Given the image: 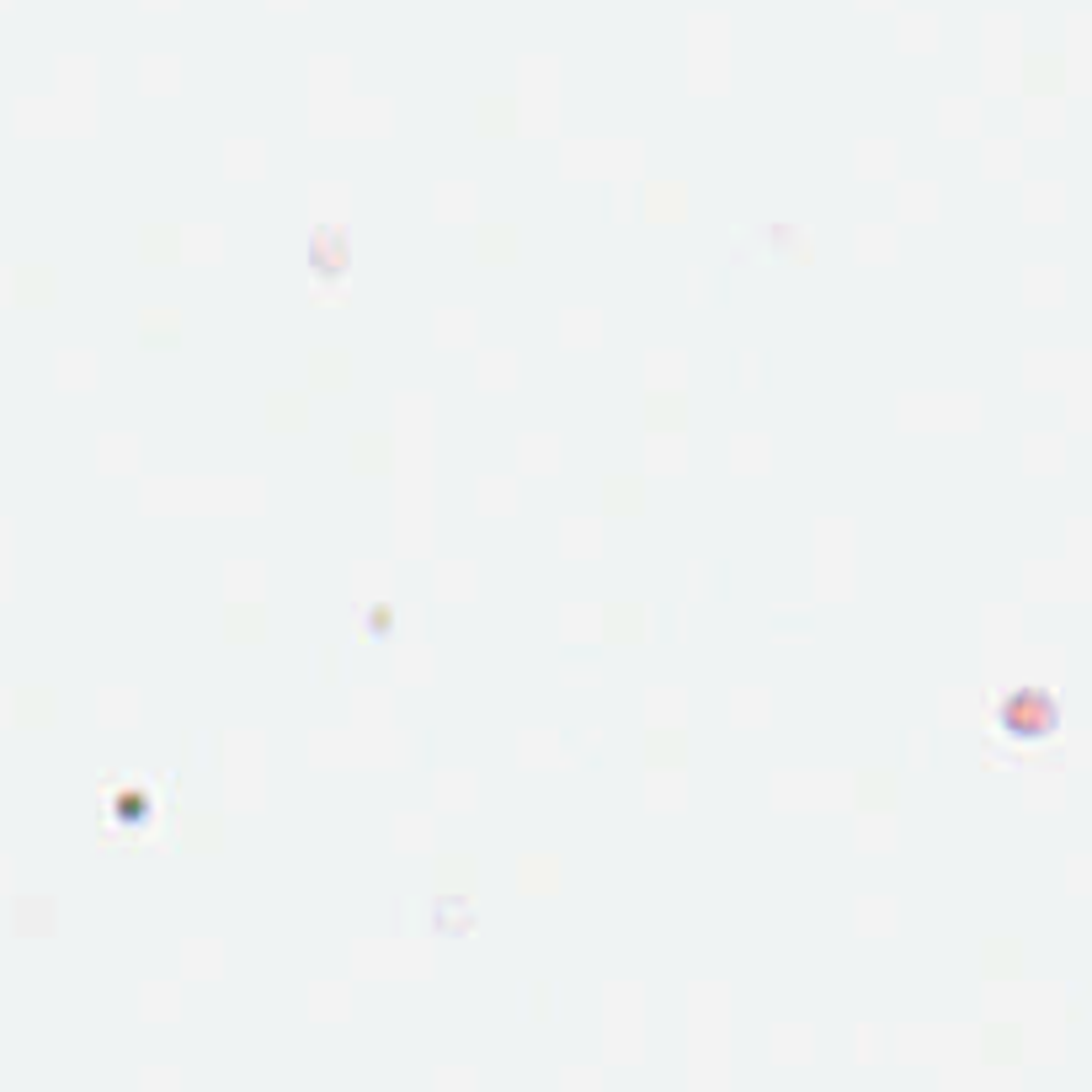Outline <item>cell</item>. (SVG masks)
<instances>
[{
  "instance_id": "cell-1",
  "label": "cell",
  "mask_w": 1092,
  "mask_h": 1092,
  "mask_svg": "<svg viewBox=\"0 0 1092 1092\" xmlns=\"http://www.w3.org/2000/svg\"><path fill=\"white\" fill-rule=\"evenodd\" d=\"M996 725H1002L1013 741H1050L1061 731V704L1044 688H1018L996 704Z\"/></svg>"
}]
</instances>
